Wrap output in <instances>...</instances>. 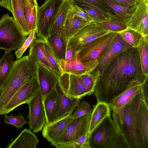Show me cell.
Instances as JSON below:
<instances>
[{"label": "cell", "mask_w": 148, "mask_h": 148, "mask_svg": "<svg viewBox=\"0 0 148 148\" xmlns=\"http://www.w3.org/2000/svg\"><path fill=\"white\" fill-rule=\"evenodd\" d=\"M143 73L137 48L130 47L113 57L100 71L94 93L97 102L109 104L131 85L142 84Z\"/></svg>", "instance_id": "1"}, {"label": "cell", "mask_w": 148, "mask_h": 148, "mask_svg": "<svg viewBox=\"0 0 148 148\" xmlns=\"http://www.w3.org/2000/svg\"><path fill=\"white\" fill-rule=\"evenodd\" d=\"M143 97L140 87L128 102L112 110L113 121L129 148H140L138 111Z\"/></svg>", "instance_id": "2"}, {"label": "cell", "mask_w": 148, "mask_h": 148, "mask_svg": "<svg viewBox=\"0 0 148 148\" xmlns=\"http://www.w3.org/2000/svg\"><path fill=\"white\" fill-rule=\"evenodd\" d=\"M36 63L27 56L13 62L12 68L3 86L0 89V115L7 104L27 80L36 76Z\"/></svg>", "instance_id": "3"}, {"label": "cell", "mask_w": 148, "mask_h": 148, "mask_svg": "<svg viewBox=\"0 0 148 148\" xmlns=\"http://www.w3.org/2000/svg\"><path fill=\"white\" fill-rule=\"evenodd\" d=\"M18 27L13 17L7 13L0 20V49L16 51L27 38Z\"/></svg>", "instance_id": "4"}, {"label": "cell", "mask_w": 148, "mask_h": 148, "mask_svg": "<svg viewBox=\"0 0 148 148\" xmlns=\"http://www.w3.org/2000/svg\"><path fill=\"white\" fill-rule=\"evenodd\" d=\"M91 113L73 118L51 145L57 148H75L77 139L88 131Z\"/></svg>", "instance_id": "5"}, {"label": "cell", "mask_w": 148, "mask_h": 148, "mask_svg": "<svg viewBox=\"0 0 148 148\" xmlns=\"http://www.w3.org/2000/svg\"><path fill=\"white\" fill-rule=\"evenodd\" d=\"M148 0H138L132 6L123 22L127 29L148 38Z\"/></svg>", "instance_id": "6"}, {"label": "cell", "mask_w": 148, "mask_h": 148, "mask_svg": "<svg viewBox=\"0 0 148 148\" xmlns=\"http://www.w3.org/2000/svg\"><path fill=\"white\" fill-rule=\"evenodd\" d=\"M119 132L111 116L106 117L90 134L89 147L108 148Z\"/></svg>", "instance_id": "7"}, {"label": "cell", "mask_w": 148, "mask_h": 148, "mask_svg": "<svg viewBox=\"0 0 148 148\" xmlns=\"http://www.w3.org/2000/svg\"><path fill=\"white\" fill-rule=\"evenodd\" d=\"M111 32L92 21L77 30L69 42L75 52H78L97 38Z\"/></svg>", "instance_id": "8"}, {"label": "cell", "mask_w": 148, "mask_h": 148, "mask_svg": "<svg viewBox=\"0 0 148 148\" xmlns=\"http://www.w3.org/2000/svg\"><path fill=\"white\" fill-rule=\"evenodd\" d=\"M62 0H46L37 9V38L47 39L53 16Z\"/></svg>", "instance_id": "9"}, {"label": "cell", "mask_w": 148, "mask_h": 148, "mask_svg": "<svg viewBox=\"0 0 148 148\" xmlns=\"http://www.w3.org/2000/svg\"><path fill=\"white\" fill-rule=\"evenodd\" d=\"M27 104L29 107L27 118L30 129L34 133H37L42 130L46 123L43 97L39 88Z\"/></svg>", "instance_id": "10"}, {"label": "cell", "mask_w": 148, "mask_h": 148, "mask_svg": "<svg viewBox=\"0 0 148 148\" xmlns=\"http://www.w3.org/2000/svg\"><path fill=\"white\" fill-rule=\"evenodd\" d=\"M39 88L36 76L26 81L5 106L2 114H7L19 106L27 103Z\"/></svg>", "instance_id": "11"}, {"label": "cell", "mask_w": 148, "mask_h": 148, "mask_svg": "<svg viewBox=\"0 0 148 148\" xmlns=\"http://www.w3.org/2000/svg\"><path fill=\"white\" fill-rule=\"evenodd\" d=\"M118 33L111 32L101 36L82 49L78 53L83 63L97 60Z\"/></svg>", "instance_id": "12"}, {"label": "cell", "mask_w": 148, "mask_h": 148, "mask_svg": "<svg viewBox=\"0 0 148 148\" xmlns=\"http://www.w3.org/2000/svg\"><path fill=\"white\" fill-rule=\"evenodd\" d=\"M58 83L65 94L68 97L80 99L88 95L80 76L63 73L59 77Z\"/></svg>", "instance_id": "13"}, {"label": "cell", "mask_w": 148, "mask_h": 148, "mask_svg": "<svg viewBox=\"0 0 148 148\" xmlns=\"http://www.w3.org/2000/svg\"><path fill=\"white\" fill-rule=\"evenodd\" d=\"M59 64L63 73L81 76L89 74L96 68L98 64V60L83 63L80 60L78 52L69 60L60 61Z\"/></svg>", "instance_id": "14"}, {"label": "cell", "mask_w": 148, "mask_h": 148, "mask_svg": "<svg viewBox=\"0 0 148 148\" xmlns=\"http://www.w3.org/2000/svg\"><path fill=\"white\" fill-rule=\"evenodd\" d=\"M36 63V77L43 97V100L56 87L59 77L42 65Z\"/></svg>", "instance_id": "15"}, {"label": "cell", "mask_w": 148, "mask_h": 148, "mask_svg": "<svg viewBox=\"0 0 148 148\" xmlns=\"http://www.w3.org/2000/svg\"><path fill=\"white\" fill-rule=\"evenodd\" d=\"M131 47L118 33L97 59L98 64L93 71H100L119 53Z\"/></svg>", "instance_id": "16"}, {"label": "cell", "mask_w": 148, "mask_h": 148, "mask_svg": "<svg viewBox=\"0 0 148 148\" xmlns=\"http://www.w3.org/2000/svg\"><path fill=\"white\" fill-rule=\"evenodd\" d=\"M91 21L79 17L70 9L64 25L61 29L62 37L67 43L71 36L77 30Z\"/></svg>", "instance_id": "17"}, {"label": "cell", "mask_w": 148, "mask_h": 148, "mask_svg": "<svg viewBox=\"0 0 148 148\" xmlns=\"http://www.w3.org/2000/svg\"><path fill=\"white\" fill-rule=\"evenodd\" d=\"M46 124L58 120L59 112V100L58 92L53 88L43 100Z\"/></svg>", "instance_id": "18"}, {"label": "cell", "mask_w": 148, "mask_h": 148, "mask_svg": "<svg viewBox=\"0 0 148 148\" xmlns=\"http://www.w3.org/2000/svg\"><path fill=\"white\" fill-rule=\"evenodd\" d=\"M72 114L59 119L43 127L42 135L51 144L61 134L69 122L73 119Z\"/></svg>", "instance_id": "19"}, {"label": "cell", "mask_w": 148, "mask_h": 148, "mask_svg": "<svg viewBox=\"0 0 148 148\" xmlns=\"http://www.w3.org/2000/svg\"><path fill=\"white\" fill-rule=\"evenodd\" d=\"M29 47L28 56L30 59L35 63H39L53 72L47 56L44 40L37 38Z\"/></svg>", "instance_id": "20"}, {"label": "cell", "mask_w": 148, "mask_h": 148, "mask_svg": "<svg viewBox=\"0 0 148 148\" xmlns=\"http://www.w3.org/2000/svg\"><path fill=\"white\" fill-rule=\"evenodd\" d=\"M39 142L37 136L29 129H25L14 139L11 138L7 148H36Z\"/></svg>", "instance_id": "21"}, {"label": "cell", "mask_w": 148, "mask_h": 148, "mask_svg": "<svg viewBox=\"0 0 148 148\" xmlns=\"http://www.w3.org/2000/svg\"><path fill=\"white\" fill-rule=\"evenodd\" d=\"M56 89L58 94L59 100V112L58 120L71 114L78 104L80 99L66 96L59 85L58 82Z\"/></svg>", "instance_id": "22"}, {"label": "cell", "mask_w": 148, "mask_h": 148, "mask_svg": "<svg viewBox=\"0 0 148 148\" xmlns=\"http://www.w3.org/2000/svg\"><path fill=\"white\" fill-rule=\"evenodd\" d=\"M148 106L143 97L138 111L140 148H148Z\"/></svg>", "instance_id": "23"}, {"label": "cell", "mask_w": 148, "mask_h": 148, "mask_svg": "<svg viewBox=\"0 0 148 148\" xmlns=\"http://www.w3.org/2000/svg\"><path fill=\"white\" fill-rule=\"evenodd\" d=\"M13 17L18 27L27 36L31 33L27 27L25 17L24 0H11Z\"/></svg>", "instance_id": "24"}, {"label": "cell", "mask_w": 148, "mask_h": 148, "mask_svg": "<svg viewBox=\"0 0 148 148\" xmlns=\"http://www.w3.org/2000/svg\"><path fill=\"white\" fill-rule=\"evenodd\" d=\"M71 3L70 0H62L52 19L49 31V37L63 26Z\"/></svg>", "instance_id": "25"}, {"label": "cell", "mask_w": 148, "mask_h": 148, "mask_svg": "<svg viewBox=\"0 0 148 148\" xmlns=\"http://www.w3.org/2000/svg\"><path fill=\"white\" fill-rule=\"evenodd\" d=\"M110 109L108 104L98 102L91 113L88 132L90 133L106 117L111 116Z\"/></svg>", "instance_id": "26"}, {"label": "cell", "mask_w": 148, "mask_h": 148, "mask_svg": "<svg viewBox=\"0 0 148 148\" xmlns=\"http://www.w3.org/2000/svg\"><path fill=\"white\" fill-rule=\"evenodd\" d=\"M141 84L135 83L112 99L108 104L110 110L117 109L128 102L140 89Z\"/></svg>", "instance_id": "27"}, {"label": "cell", "mask_w": 148, "mask_h": 148, "mask_svg": "<svg viewBox=\"0 0 148 148\" xmlns=\"http://www.w3.org/2000/svg\"><path fill=\"white\" fill-rule=\"evenodd\" d=\"M61 29L47 39L59 62L65 60L67 43L61 36Z\"/></svg>", "instance_id": "28"}, {"label": "cell", "mask_w": 148, "mask_h": 148, "mask_svg": "<svg viewBox=\"0 0 148 148\" xmlns=\"http://www.w3.org/2000/svg\"><path fill=\"white\" fill-rule=\"evenodd\" d=\"M74 4L83 8L92 21L96 23L102 22L110 20L118 21L116 17L110 16L98 9L86 3L78 2Z\"/></svg>", "instance_id": "29"}, {"label": "cell", "mask_w": 148, "mask_h": 148, "mask_svg": "<svg viewBox=\"0 0 148 148\" xmlns=\"http://www.w3.org/2000/svg\"><path fill=\"white\" fill-rule=\"evenodd\" d=\"M5 52L0 60V89L7 79L13 63V55L10 51Z\"/></svg>", "instance_id": "30"}, {"label": "cell", "mask_w": 148, "mask_h": 148, "mask_svg": "<svg viewBox=\"0 0 148 148\" xmlns=\"http://www.w3.org/2000/svg\"><path fill=\"white\" fill-rule=\"evenodd\" d=\"M25 17L30 32L37 28V9L38 7L31 4L28 0H24Z\"/></svg>", "instance_id": "31"}, {"label": "cell", "mask_w": 148, "mask_h": 148, "mask_svg": "<svg viewBox=\"0 0 148 148\" xmlns=\"http://www.w3.org/2000/svg\"><path fill=\"white\" fill-rule=\"evenodd\" d=\"M111 11L118 21L123 22L132 7L119 5L111 0H100Z\"/></svg>", "instance_id": "32"}, {"label": "cell", "mask_w": 148, "mask_h": 148, "mask_svg": "<svg viewBox=\"0 0 148 148\" xmlns=\"http://www.w3.org/2000/svg\"><path fill=\"white\" fill-rule=\"evenodd\" d=\"M143 71L148 76V38L142 37L137 47Z\"/></svg>", "instance_id": "33"}, {"label": "cell", "mask_w": 148, "mask_h": 148, "mask_svg": "<svg viewBox=\"0 0 148 148\" xmlns=\"http://www.w3.org/2000/svg\"><path fill=\"white\" fill-rule=\"evenodd\" d=\"M44 40L45 52L53 72L59 77L62 74V72L59 64V62L53 53L47 39Z\"/></svg>", "instance_id": "34"}, {"label": "cell", "mask_w": 148, "mask_h": 148, "mask_svg": "<svg viewBox=\"0 0 148 148\" xmlns=\"http://www.w3.org/2000/svg\"><path fill=\"white\" fill-rule=\"evenodd\" d=\"M100 72L99 71H93L89 74L80 76L88 92V95H91L94 92Z\"/></svg>", "instance_id": "35"}, {"label": "cell", "mask_w": 148, "mask_h": 148, "mask_svg": "<svg viewBox=\"0 0 148 148\" xmlns=\"http://www.w3.org/2000/svg\"><path fill=\"white\" fill-rule=\"evenodd\" d=\"M96 23L102 28L111 32H118L127 29L124 23L116 20H110Z\"/></svg>", "instance_id": "36"}, {"label": "cell", "mask_w": 148, "mask_h": 148, "mask_svg": "<svg viewBox=\"0 0 148 148\" xmlns=\"http://www.w3.org/2000/svg\"><path fill=\"white\" fill-rule=\"evenodd\" d=\"M118 33L125 41L134 48H137L140 39L142 37L138 33L127 29Z\"/></svg>", "instance_id": "37"}, {"label": "cell", "mask_w": 148, "mask_h": 148, "mask_svg": "<svg viewBox=\"0 0 148 148\" xmlns=\"http://www.w3.org/2000/svg\"><path fill=\"white\" fill-rule=\"evenodd\" d=\"M37 38L36 29H35L31 32L22 45L16 51L15 55L17 59L23 57L24 53Z\"/></svg>", "instance_id": "38"}, {"label": "cell", "mask_w": 148, "mask_h": 148, "mask_svg": "<svg viewBox=\"0 0 148 148\" xmlns=\"http://www.w3.org/2000/svg\"><path fill=\"white\" fill-rule=\"evenodd\" d=\"M70 1L74 4L78 2L86 3L95 7L110 16L116 17L110 10L107 8L100 0H70Z\"/></svg>", "instance_id": "39"}, {"label": "cell", "mask_w": 148, "mask_h": 148, "mask_svg": "<svg viewBox=\"0 0 148 148\" xmlns=\"http://www.w3.org/2000/svg\"><path fill=\"white\" fill-rule=\"evenodd\" d=\"M4 122L5 123L12 125L18 129L22 128L25 124L29 123V122L25 120L23 115L20 113L16 116H13L12 114L9 116L7 114H4Z\"/></svg>", "instance_id": "40"}, {"label": "cell", "mask_w": 148, "mask_h": 148, "mask_svg": "<svg viewBox=\"0 0 148 148\" xmlns=\"http://www.w3.org/2000/svg\"><path fill=\"white\" fill-rule=\"evenodd\" d=\"M74 112L72 114L73 118L90 114L92 113L93 108L88 102L83 101L78 104Z\"/></svg>", "instance_id": "41"}, {"label": "cell", "mask_w": 148, "mask_h": 148, "mask_svg": "<svg viewBox=\"0 0 148 148\" xmlns=\"http://www.w3.org/2000/svg\"><path fill=\"white\" fill-rule=\"evenodd\" d=\"M108 148H129V147L123 136L119 132L113 139Z\"/></svg>", "instance_id": "42"}, {"label": "cell", "mask_w": 148, "mask_h": 148, "mask_svg": "<svg viewBox=\"0 0 148 148\" xmlns=\"http://www.w3.org/2000/svg\"><path fill=\"white\" fill-rule=\"evenodd\" d=\"M71 2L70 9L75 14L85 20L92 21L83 8Z\"/></svg>", "instance_id": "43"}, {"label": "cell", "mask_w": 148, "mask_h": 148, "mask_svg": "<svg viewBox=\"0 0 148 148\" xmlns=\"http://www.w3.org/2000/svg\"><path fill=\"white\" fill-rule=\"evenodd\" d=\"M90 133L88 132L79 137L75 143V148H88L89 147V138Z\"/></svg>", "instance_id": "44"}, {"label": "cell", "mask_w": 148, "mask_h": 148, "mask_svg": "<svg viewBox=\"0 0 148 148\" xmlns=\"http://www.w3.org/2000/svg\"><path fill=\"white\" fill-rule=\"evenodd\" d=\"M148 77L146 78L144 82L140 86L143 98L147 106H148Z\"/></svg>", "instance_id": "45"}, {"label": "cell", "mask_w": 148, "mask_h": 148, "mask_svg": "<svg viewBox=\"0 0 148 148\" xmlns=\"http://www.w3.org/2000/svg\"><path fill=\"white\" fill-rule=\"evenodd\" d=\"M75 53L69 42H67L64 60L67 61L71 59Z\"/></svg>", "instance_id": "46"}, {"label": "cell", "mask_w": 148, "mask_h": 148, "mask_svg": "<svg viewBox=\"0 0 148 148\" xmlns=\"http://www.w3.org/2000/svg\"><path fill=\"white\" fill-rule=\"evenodd\" d=\"M119 5L132 6L134 5L138 0H111Z\"/></svg>", "instance_id": "47"}, {"label": "cell", "mask_w": 148, "mask_h": 148, "mask_svg": "<svg viewBox=\"0 0 148 148\" xmlns=\"http://www.w3.org/2000/svg\"><path fill=\"white\" fill-rule=\"evenodd\" d=\"M0 6L5 8L12 13L11 0H0Z\"/></svg>", "instance_id": "48"}, {"label": "cell", "mask_w": 148, "mask_h": 148, "mask_svg": "<svg viewBox=\"0 0 148 148\" xmlns=\"http://www.w3.org/2000/svg\"><path fill=\"white\" fill-rule=\"evenodd\" d=\"M30 3L32 5L38 7L36 0H28Z\"/></svg>", "instance_id": "49"}]
</instances>
